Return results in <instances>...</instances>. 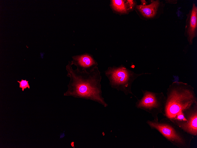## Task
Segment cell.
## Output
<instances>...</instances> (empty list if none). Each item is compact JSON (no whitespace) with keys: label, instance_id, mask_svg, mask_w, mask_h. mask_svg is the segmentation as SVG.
Returning a JSON list of instances; mask_svg holds the SVG:
<instances>
[{"label":"cell","instance_id":"cell-7","mask_svg":"<svg viewBox=\"0 0 197 148\" xmlns=\"http://www.w3.org/2000/svg\"><path fill=\"white\" fill-rule=\"evenodd\" d=\"M72 58V64L75 66L77 69L80 71H90L98 65L97 62L92 56L87 53L74 56Z\"/></svg>","mask_w":197,"mask_h":148},{"label":"cell","instance_id":"cell-10","mask_svg":"<svg viewBox=\"0 0 197 148\" xmlns=\"http://www.w3.org/2000/svg\"><path fill=\"white\" fill-rule=\"evenodd\" d=\"M121 0H113L111 1V5L113 9L118 12L126 13L132 10L127 1Z\"/></svg>","mask_w":197,"mask_h":148},{"label":"cell","instance_id":"cell-2","mask_svg":"<svg viewBox=\"0 0 197 148\" xmlns=\"http://www.w3.org/2000/svg\"><path fill=\"white\" fill-rule=\"evenodd\" d=\"M166 94L164 116L169 119L197 102L194 88L182 82H173L167 89Z\"/></svg>","mask_w":197,"mask_h":148},{"label":"cell","instance_id":"cell-3","mask_svg":"<svg viewBox=\"0 0 197 148\" xmlns=\"http://www.w3.org/2000/svg\"><path fill=\"white\" fill-rule=\"evenodd\" d=\"M147 123L152 129L160 133L173 146L179 148H190L193 136L184 131L166 117L158 121L147 120Z\"/></svg>","mask_w":197,"mask_h":148},{"label":"cell","instance_id":"cell-1","mask_svg":"<svg viewBox=\"0 0 197 148\" xmlns=\"http://www.w3.org/2000/svg\"><path fill=\"white\" fill-rule=\"evenodd\" d=\"M71 61L66 66L67 76L70 78L68 89L64 96L89 100L105 107L108 106L102 94L101 72L97 66L90 71L74 70Z\"/></svg>","mask_w":197,"mask_h":148},{"label":"cell","instance_id":"cell-5","mask_svg":"<svg viewBox=\"0 0 197 148\" xmlns=\"http://www.w3.org/2000/svg\"><path fill=\"white\" fill-rule=\"evenodd\" d=\"M143 96L135 103L136 107L150 114L153 120L159 121L158 115H164L166 97L163 92H156L142 90Z\"/></svg>","mask_w":197,"mask_h":148},{"label":"cell","instance_id":"cell-4","mask_svg":"<svg viewBox=\"0 0 197 148\" xmlns=\"http://www.w3.org/2000/svg\"><path fill=\"white\" fill-rule=\"evenodd\" d=\"M105 74L108 78L112 88L122 92L126 95L129 94L132 95L137 98L132 91L133 83L139 76L151 73H136L125 67L121 66L118 67H109L105 71Z\"/></svg>","mask_w":197,"mask_h":148},{"label":"cell","instance_id":"cell-11","mask_svg":"<svg viewBox=\"0 0 197 148\" xmlns=\"http://www.w3.org/2000/svg\"><path fill=\"white\" fill-rule=\"evenodd\" d=\"M17 82L19 83V87L22 89V91H24L25 89L27 88H30V86L29 84L28 81L26 79H22L21 81H17Z\"/></svg>","mask_w":197,"mask_h":148},{"label":"cell","instance_id":"cell-6","mask_svg":"<svg viewBox=\"0 0 197 148\" xmlns=\"http://www.w3.org/2000/svg\"><path fill=\"white\" fill-rule=\"evenodd\" d=\"M169 120L187 133L197 136V102Z\"/></svg>","mask_w":197,"mask_h":148},{"label":"cell","instance_id":"cell-9","mask_svg":"<svg viewBox=\"0 0 197 148\" xmlns=\"http://www.w3.org/2000/svg\"><path fill=\"white\" fill-rule=\"evenodd\" d=\"M160 4L158 0L153 1L147 5H137L136 8L144 17L150 18L154 17L156 15Z\"/></svg>","mask_w":197,"mask_h":148},{"label":"cell","instance_id":"cell-8","mask_svg":"<svg viewBox=\"0 0 197 148\" xmlns=\"http://www.w3.org/2000/svg\"><path fill=\"white\" fill-rule=\"evenodd\" d=\"M197 7L193 4L186 21L185 27L186 36L190 45L193 44L194 38L197 35Z\"/></svg>","mask_w":197,"mask_h":148}]
</instances>
